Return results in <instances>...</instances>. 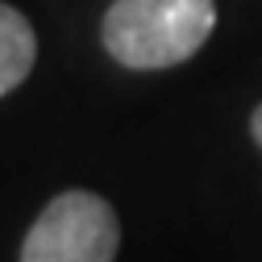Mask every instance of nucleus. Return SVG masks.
Instances as JSON below:
<instances>
[{"mask_svg":"<svg viewBox=\"0 0 262 262\" xmlns=\"http://www.w3.org/2000/svg\"><path fill=\"white\" fill-rule=\"evenodd\" d=\"M212 29L216 0H113L100 42L129 71H167L187 62Z\"/></svg>","mask_w":262,"mask_h":262,"instance_id":"f257e3e1","label":"nucleus"},{"mask_svg":"<svg viewBox=\"0 0 262 262\" xmlns=\"http://www.w3.org/2000/svg\"><path fill=\"white\" fill-rule=\"evenodd\" d=\"M121 221L100 191L71 187L50 195L21 242L17 262H117Z\"/></svg>","mask_w":262,"mask_h":262,"instance_id":"f03ea898","label":"nucleus"},{"mask_svg":"<svg viewBox=\"0 0 262 262\" xmlns=\"http://www.w3.org/2000/svg\"><path fill=\"white\" fill-rule=\"evenodd\" d=\"M38 62V34L29 17L0 0V96L17 92Z\"/></svg>","mask_w":262,"mask_h":262,"instance_id":"7ed1b4c3","label":"nucleus"},{"mask_svg":"<svg viewBox=\"0 0 262 262\" xmlns=\"http://www.w3.org/2000/svg\"><path fill=\"white\" fill-rule=\"evenodd\" d=\"M250 134H254V142L262 146V104L254 108V117H250Z\"/></svg>","mask_w":262,"mask_h":262,"instance_id":"20e7f679","label":"nucleus"}]
</instances>
